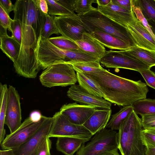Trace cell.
Wrapping results in <instances>:
<instances>
[{
	"mask_svg": "<svg viewBox=\"0 0 155 155\" xmlns=\"http://www.w3.org/2000/svg\"><path fill=\"white\" fill-rule=\"evenodd\" d=\"M14 5L13 19L20 23L22 40L19 56L13 65L20 75L33 76L41 68L37 54L45 21V14L40 9L38 0H17Z\"/></svg>",
	"mask_w": 155,
	"mask_h": 155,
	"instance_id": "obj_1",
	"label": "cell"
},
{
	"mask_svg": "<svg viewBox=\"0 0 155 155\" xmlns=\"http://www.w3.org/2000/svg\"><path fill=\"white\" fill-rule=\"evenodd\" d=\"M86 74L99 85L104 99L119 106L132 105L136 101L146 98L149 91L147 84L141 80L123 78L104 68Z\"/></svg>",
	"mask_w": 155,
	"mask_h": 155,
	"instance_id": "obj_2",
	"label": "cell"
},
{
	"mask_svg": "<svg viewBox=\"0 0 155 155\" xmlns=\"http://www.w3.org/2000/svg\"><path fill=\"white\" fill-rule=\"evenodd\" d=\"M141 119L133 110L121 124L118 133V149L121 155H146Z\"/></svg>",
	"mask_w": 155,
	"mask_h": 155,
	"instance_id": "obj_3",
	"label": "cell"
},
{
	"mask_svg": "<svg viewBox=\"0 0 155 155\" xmlns=\"http://www.w3.org/2000/svg\"><path fill=\"white\" fill-rule=\"evenodd\" d=\"M88 28L90 34L99 30L116 36L130 48L137 44L126 27L121 25L100 12L94 8L87 13L78 16Z\"/></svg>",
	"mask_w": 155,
	"mask_h": 155,
	"instance_id": "obj_4",
	"label": "cell"
},
{
	"mask_svg": "<svg viewBox=\"0 0 155 155\" xmlns=\"http://www.w3.org/2000/svg\"><path fill=\"white\" fill-rule=\"evenodd\" d=\"M39 80L42 85L49 88L71 86L78 81L72 65L66 63L55 64L48 67L40 75Z\"/></svg>",
	"mask_w": 155,
	"mask_h": 155,
	"instance_id": "obj_5",
	"label": "cell"
},
{
	"mask_svg": "<svg viewBox=\"0 0 155 155\" xmlns=\"http://www.w3.org/2000/svg\"><path fill=\"white\" fill-rule=\"evenodd\" d=\"M94 135L90 141L82 145L76 155H100L118 149V133L115 130L105 128Z\"/></svg>",
	"mask_w": 155,
	"mask_h": 155,
	"instance_id": "obj_6",
	"label": "cell"
},
{
	"mask_svg": "<svg viewBox=\"0 0 155 155\" xmlns=\"http://www.w3.org/2000/svg\"><path fill=\"white\" fill-rule=\"evenodd\" d=\"M53 120L48 137H67L89 140L93 135L83 125L74 124L60 111L53 116Z\"/></svg>",
	"mask_w": 155,
	"mask_h": 155,
	"instance_id": "obj_7",
	"label": "cell"
},
{
	"mask_svg": "<svg viewBox=\"0 0 155 155\" xmlns=\"http://www.w3.org/2000/svg\"><path fill=\"white\" fill-rule=\"evenodd\" d=\"M46 117L43 115L41 120L38 122L33 121L29 117L26 118L16 130L6 135L0 144L2 149L14 150L25 143L37 131Z\"/></svg>",
	"mask_w": 155,
	"mask_h": 155,
	"instance_id": "obj_8",
	"label": "cell"
},
{
	"mask_svg": "<svg viewBox=\"0 0 155 155\" xmlns=\"http://www.w3.org/2000/svg\"><path fill=\"white\" fill-rule=\"evenodd\" d=\"M99 62L101 66L106 68H124L139 72L151 68L144 62L127 55L123 51H107L99 59Z\"/></svg>",
	"mask_w": 155,
	"mask_h": 155,
	"instance_id": "obj_9",
	"label": "cell"
},
{
	"mask_svg": "<svg viewBox=\"0 0 155 155\" xmlns=\"http://www.w3.org/2000/svg\"><path fill=\"white\" fill-rule=\"evenodd\" d=\"M55 18L60 34L73 41L81 39L84 33H90L87 26L78 15L55 16Z\"/></svg>",
	"mask_w": 155,
	"mask_h": 155,
	"instance_id": "obj_10",
	"label": "cell"
},
{
	"mask_svg": "<svg viewBox=\"0 0 155 155\" xmlns=\"http://www.w3.org/2000/svg\"><path fill=\"white\" fill-rule=\"evenodd\" d=\"M21 120L19 95L14 87L9 85L5 124L8 127L10 134L15 132L19 127L22 123Z\"/></svg>",
	"mask_w": 155,
	"mask_h": 155,
	"instance_id": "obj_11",
	"label": "cell"
},
{
	"mask_svg": "<svg viewBox=\"0 0 155 155\" xmlns=\"http://www.w3.org/2000/svg\"><path fill=\"white\" fill-rule=\"evenodd\" d=\"M53 117H46L37 131L26 142L13 150L15 155H37L39 147L48 135Z\"/></svg>",
	"mask_w": 155,
	"mask_h": 155,
	"instance_id": "obj_12",
	"label": "cell"
},
{
	"mask_svg": "<svg viewBox=\"0 0 155 155\" xmlns=\"http://www.w3.org/2000/svg\"><path fill=\"white\" fill-rule=\"evenodd\" d=\"M67 95L71 99L81 104L94 106L97 108L111 109L110 102L89 93L79 85H71L67 92Z\"/></svg>",
	"mask_w": 155,
	"mask_h": 155,
	"instance_id": "obj_13",
	"label": "cell"
},
{
	"mask_svg": "<svg viewBox=\"0 0 155 155\" xmlns=\"http://www.w3.org/2000/svg\"><path fill=\"white\" fill-rule=\"evenodd\" d=\"M96 108L94 106L73 103L63 105L59 111L66 116L72 123L83 125Z\"/></svg>",
	"mask_w": 155,
	"mask_h": 155,
	"instance_id": "obj_14",
	"label": "cell"
},
{
	"mask_svg": "<svg viewBox=\"0 0 155 155\" xmlns=\"http://www.w3.org/2000/svg\"><path fill=\"white\" fill-rule=\"evenodd\" d=\"M97 8L102 14L125 26L131 24L137 19L134 11L124 9L113 3L111 0L106 5H97Z\"/></svg>",
	"mask_w": 155,
	"mask_h": 155,
	"instance_id": "obj_15",
	"label": "cell"
},
{
	"mask_svg": "<svg viewBox=\"0 0 155 155\" xmlns=\"http://www.w3.org/2000/svg\"><path fill=\"white\" fill-rule=\"evenodd\" d=\"M126 27L137 46L155 51V39L137 19Z\"/></svg>",
	"mask_w": 155,
	"mask_h": 155,
	"instance_id": "obj_16",
	"label": "cell"
},
{
	"mask_svg": "<svg viewBox=\"0 0 155 155\" xmlns=\"http://www.w3.org/2000/svg\"><path fill=\"white\" fill-rule=\"evenodd\" d=\"M75 42L79 51L99 59L107 51L104 46L88 33H84L81 39Z\"/></svg>",
	"mask_w": 155,
	"mask_h": 155,
	"instance_id": "obj_17",
	"label": "cell"
},
{
	"mask_svg": "<svg viewBox=\"0 0 155 155\" xmlns=\"http://www.w3.org/2000/svg\"><path fill=\"white\" fill-rule=\"evenodd\" d=\"M111 112V109L96 108L83 126L94 135L105 128L110 118Z\"/></svg>",
	"mask_w": 155,
	"mask_h": 155,
	"instance_id": "obj_18",
	"label": "cell"
},
{
	"mask_svg": "<svg viewBox=\"0 0 155 155\" xmlns=\"http://www.w3.org/2000/svg\"><path fill=\"white\" fill-rule=\"evenodd\" d=\"M90 34L103 45L110 49L125 51L130 48L122 40L105 32L97 30Z\"/></svg>",
	"mask_w": 155,
	"mask_h": 155,
	"instance_id": "obj_19",
	"label": "cell"
},
{
	"mask_svg": "<svg viewBox=\"0 0 155 155\" xmlns=\"http://www.w3.org/2000/svg\"><path fill=\"white\" fill-rule=\"evenodd\" d=\"M0 48L2 52L13 62L15 63L19 55L21 45L7 32H0Z\"/></svg>",
	"mask_w": 155,
	"mask_h": 155,
	"instance_id": "obj_20",
	"label": "cell"
},
{
	"mask_svg": "<svg viewBox=\"0 0 155 155\" xmlns=\"http://www.w3.org/2000/svg\"><path fill=\"white\" fill-rule=\"evenodd\" d=\"M86 142L83 139L74 137H58L56 143V149L65 155H73Z\"/></svg>",
	"mask_w": 155,
	"mask_h": 155,
	"instance_id": "obj_21",
	"label": "cell"
},
{
	"mask_svg": "<svg viewBox=\"0 0 155 155\" xmlns=\"http://www.w3.org/2000/svg\"><path fill=\"white\" fill-rule=\"evenodd\" d=\"M123 51L127 55L144 62L150 68L155 66V51L136 46Z\"/></svg>",
	"mask_w": 155,
	"mask_h": 155,
	"instance_id": "obj_22",
	"label": "cell"
},
{
	"mask_svg": "<svg viewBox=\"0 0 155 155\" xmlns=\"http://www.w3.org/2000/svg\"><path fill=\"white\" fill-rule=\"evenodd\" d=\"M77 81L81 87L89 93L100 97L104 95L98 84L86 73L76 72Z\"/></svg>",
	"mask_w": 155,
	"mask_h": 155,
	"instance_id": "obj_23",
	"label": "cell"
},
{
	"mask_svg": "<svg viewBox=\"0 0 155 155\" xmlns=\"http://www.w3.org/2000/svg\"><path fill=\"white\" fill-rule=\"evenodd\" d=\"M8 87L6 84H0V144L5 139V130L4 129L6 115Z\"/></svg>",
	"mask_w": 155,
	"mask_h": 155,
	"instance_id": "obj_24",
	"label": "cell"
},
{
	"mask_svg": "<svg viewBox=\"0 0 155 155\" xmlns=\"http://www.w3.org/2000/svg\"><path fill=\"white\" fill-rule=\"evenodd\" d=\"M133 110L132 105L124 107L112 116L105 128L119 130L122 123Z\"/></svg>",
	"mask_w": 155,
	"mask_h": 155,
	"instance_id": "obj_25",
	"label": "cell"
},
{
	"mask_svg": "<svg viewBox=\"0 0 155 155\" xmlns=\"http://www.w3.org/2000/svg\"><path fill=\"white\" fill-rule=\"evenodd\" d=\"M133 110L141 116L155 115V99L144 98L136 101L132 105Z\"/></svg>",
	"mask_w": 155,
	"mask_h": 155,
	"instance_id": "obj_26",
	"label": "cell"
},
{
	"mask_svg": "<svg viewBox=\"0 0 155 155\" xmlns=\"http://www.w3.org/2000/svg\"><path fill=\"white\" fill-rule=\"evenodd\" d=\"M48 7V14L54 16H77L64 6L59 0H46Z\"/></svg>",
	"mask_w": 155,
	"mask_h": 155,
	"instance_id": "obj_27",
	"label": "cell"
},
{
	"mask_svg": "<svg viewBox=\"0 0 155 155\" xmlns=\"http://www.w3.org/2000/svg\"><path fill=\"white\" fill-rule=\"evenodd\" d=\"M45 20L42 28L41 36L46 39H48L53 34L59 35L60 34L55 20V16L45 14Z\"/></svg>",
	"mask_w": 155,
	"mask_h": 155,
	"instance_id": "obj_28",
	"label": "cell"
},
{
	"mask_svg": "<svg viewBox=\"0 0 155 155\" xmlns=\"http://www.w3.org/2000/svg\"><path fill=\"white\" fill-rule=\"evenodd\" d=\"M49 41L58 48L64 50H78L75 42L62 35L48 38Z\"/></svg>",
	"mask_w": 155,
	"mask_h": 155,
	"instance_id": "obj_29",
	"label": "cell"
},
{
	"mask_svg": "<svg viewBox=\"0 0 155 155\" xmlns=\"http://www.w3.org/2000/svg\"><path fill=\"white\" fill-rule=\"evenodd\" d=\"M133 5L139 7L147 21L155 22V10L147 0H132Z\"/></svg>",
	"mask_w": 155,
	"mask_h": 155,
	"instance_id": "obj_30",
	"label": "cell"
},
{
	"mask_svg": "<svg viewBox=\"0 0 155 155\" xmlns=\"http://www.w3.org/2000/svg\"><path fill=\"white\" fill-rule=\"evenodd\" d=\"M97 0H75L74 2V11L79 16L87 13L93 9V3L97 4Z\"/></svg>",
	"mask_w": 155,
	"mask_h": 155,
	"instance_id": "obj_31",
	"label": "cell"
},
{
	"mask_svg": "<svg viewBox=\"0 0 155 155\" xmlns=\"http://www.w3.org/2000/svg\"><path fill=\"white\" fill-rule=\"evenodd\" d=\"M70 64L76 72L89 73L97 72L103 68L100 63L91 64L74 62Z\"/></svg>",
	"mask_w": 155,
	"mask_h": 155,
	"instance_id": "obj_32",
	"label": "cell"
},
{
	"mask_svg": "<svg viewBox=\"0 0 155 155\" xmlns=\"http://www.w3.org/2000/svg\"><path fill=\"white\" fill-rule=\"evenodd\" d=\"M11 36L21 45L22 31L20 23L16 19H12L11 25Z\"/></svg>",
	"mask_w": 155,
	"mask_h": 155,
	"instance_id": "obj_33",
	"label": "cell"
},
{
	"mask_svg": "<svg viewBox=\"0 0 155 155\" xmlns=\"http://www.w3.org/2000/svg\"><path fill=\"white\" fill-rule=\"evenodd\" d=\"M133 11L137 18L142 23L144 27L155 39V35L152 30L148 21L143 15L140 8L138 7L133 5Z\"/></svg>",
	"mask_w": 155,
	"mask_h": 155,
	"instance_id": "obj_34",
	"label": "cell"
},
{
	"mask_svg": "<svg viewBox=\"0 0 155 155\" xmlns=\"http://www.w3.org/2000/svg\"><path fill=\"white\" fill-rule=\"evenodd\" d=\"M144 142L147 147H155V129L142 131Z\"/></svg>",
	"mask_w": 155,
	"mask_h": 155,
	"instance_id": "obj_35",
	"label": "cell"
},
{
	"mask_svg": "<svg viewBox=\"0 0 155 155\" xmlns=\"http://www.w3.org/2000/svg\"><path fill=\"white\" fill-rule=\"evenodd\" d=\"M147 85L155 89V72L150 69L144 70L139 72Z\"/></svg>",
	"mask_w": 155,
	"mask_h": 155,
	"instance_id": "obj_36",
	"label": "cell"
},
{
	"mask_svg": "<svg viewBox=\"0 0 155 155\" xmlns=\"http://www.w3.org/2000/svg\"><path fill=\"white\" fill-rule=\"evenodd\" d=\"M12 19L0 6V25L5 29L11 32V25Z\"/></svg>",
	"mask_w": 155,
	"mask_h": 155,
	"instance_id": "obj_37",
	"label": "cell"
},
{
	"mask_svg": "<svg viewBox=\"0 0 155 155\" xmlns=\"http://www.w3.org/2000/svg\"><path fill=\"white\" fill-rule=\"evenodd\" d=\"M141 119L143 129H155V115L143 116Z\"/></svg>",
	"mask_w": 155,
	"mask_h": 155,
	"instance_id": "obj_38",
	"label": "cell"
},
{
	"mask_svg": "<svg viewBox=\"0 0 155 155\" xmlns=\"http://www.w3.org/2000/svg\"><path fill=\"white\" fill-rule=\"evenodd\" d=\"M51 140L49 138L47 137L40 146L37 155H51Z\"/></svg>",
	"mask_w": 155,
	"mask_h": 155,
	"instance_id": "obj_39",
	"label": "cell"
},
{
	"mask_svg": "<svg viewBox=\"0 0 155 155\" xmlns=\"http://www.w3.org/2000/svg\"><path fill=\"white\" fill-rule=\"evenodd\" d=\"M111 1L124 9L133 11L132 0H111Z\"/></svg>",
	"mask_w": 155,
	"mask_h": 155,
	"instance_id": "obj_40",
	"label": "cell"
},
{
	"mask_svg": "<svg viewBox=\"0 0 155 155\" xmlns=\"http://www.w3.org/2000/svg\"><path fill=\"white\" fill-rule=\"evenodd\" d=\"M0 6L9 15L10 12L14 9V5L10 0H0Z\"/></svg>",
	"mask_w": 155,
	"mask_h": 155,
	"instance_id": "obj_41",
	"label": "cell"
},
{
	"mask_svg": "<svg viewBox=\"0 0 155 155\" xmlns=\"http://www.w3.org/2000/svg\"><path fill=\"white\" fill-rule=\"evenodd\" d=\"M42 116L43 115L39 111L35 110L31 113L29 117L33 121L38 122L41 120Z\"/></svg>",
	"mask_w": 155,
	"mask_h": 155,
	"instance_id": "obj_42",
	"label": "cell"
},
{
	"mask_svg": "<svg viewBox=\"0 0 155 155\" xmlns=\"http://www.w3.org/2000/svg\"><path fill=\"white\" fill-rule=\"evenodd\" d=\"M38 6L41 11L45 14H48V7L46 0H38Z\"/></svg>",
	"mask_w": 155,
	"mask_h": 155,
	"instance_id": "obj_43",
	"label": "cell"
},
{
	"mask_svg": "<svg viewBox=\"0 0 155 155\" xmlns=\"http://www.w3.org/2000/svg\"><path fill=\"white\" fill-rule=\"evenodd\" d=\"M0 155H15L14 150L12 149L0 150Z\"/></svg>",
	"mask_w": 155,
	"mask_h": 155,
	"instance_id": "obj_44",
	"label": "cell"
},
{
	"mask_svg": "<svg viewBox=\"0 0 155 155\" xmlns=\"http://www.w3.org/2000/svg\"><path fill=\"white\" fill-rule=\"evenodd\" d=\"M100 155H120L119 153L118 149H116L105 152Z\"/></svg>",
	"mask_w": 155,
	"mask_h": 155,
	"instance_id": "obj_45",
	"label": "cell"
},
{
	"mask_svg": "<svg viewBox=\"0 0 155 155\" xmlns=\"http://www.w3.org/2000/svg\"><path fill=\"white\" fill-rule=\"evenodd\" d=\"M146 155H155V147H147Z\"/></svg>",
	"mask_w": 155,
	"mask_h": 155,
	"instance_id": "obj_46",
	"label": "cell"
},
{
	"mask_svg": "<svg viewBox=\"0 0 155 155\" xmlns=\"http://www.w3.org/2000/svg\"><path fill=\"white\" fill-rule=\"evenodd\" d=\"M111 0H97V4L98 5L104 6L109 4Z\"/></svg>",
	"mask_w": 155,
	"mask_h": 155,
	"instance_id": "obj_47",
	"label": "cell"
},
{
	"mask_svg": "<svg viewBox=\"0 0 155 155\" xmlns=\"http://www.w3.org/2000/svg\"><path fill=\"white\" fill-rule=\"evenodd\" d=\"M148 21L155 35V22L151 20Z\"/></svg>",
	"mask_w": 155,
	"mask_h": 155,
	"instance_id": "obj_48",
	"label": "cell"
},
{
	"mask_svg": "<svg viewBox=\"0 0 155 155\" xmlns=\"http://www.w3.org/2000/svg\"><path fill=\"white\" fill-rule=\"evenodd\" d=\"M147 1L152 5L155 10V0H147Z\"/></svg>",
	"mask_w": 155,
	"mask_h": 155,
	"instance_id": "obj_49",
	"label": "cell"
}]
</instances>
